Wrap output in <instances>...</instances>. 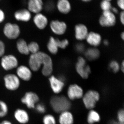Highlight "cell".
Masks as SVG:
<instances>
[{"label": "cell", "instance_id": "6da1fadb", "mask_svg": "<svg viewBox=\"0 0 124 124\" xmlns=\"http://www.w3.org/2000/svg\"><path fill=\"white\" fill-rule=\"evenodd\" d=\"M50 104L51 108L56 113L68 111L70 108L71 104L69 99L63 95L54 96L50 99Z\"/></svg>", "mask_w": 124, "mask_h": 124}, {"label": "cell", "instance_id": "7a4b0ae2", "mask_svg": "<svg viewBox=\"0 0 124 124\" xmlns=\"http://www.w3.org/2000/svg\"><path fill=\"white\" fill-rule=\"evenodd\" d=\"M35 54L40 66H41V65L43 66L41 70L42 75L46 77L51 76L53 69V61L51 57L42 51H39Z\"/></svg>", "mask_w": 124, "mask_h": 124}, {"label": "cell", "instance_id": "3957f363", "mask_svg": "<svg viewBox=\"0 0 124 124\" xmlns=\"http://www.w3.org/2000/svg\"><path fill=\"white\" fill-rule=\"evenodd\" d=\"M39 95L33 91H28L20 99L21 102L27 108L29 109H34L36 105L39 102Z\"/></svg>", "mask_w": 124, "mask_h": 124}, {"label": "cell", "instance_id": "277c9868", "mask_svg": "<svg viewBox=\"0 0 124 124\" xmlns=\"http://www.w3.org/2000/svg\"><path fill=\"white\" fill-rule=\"evenodd\" d=\"M99 23L100 26L103 27H113L116 23V16L111 10L102 11Z\"/></svg>", "mask_w": 124, "mask_h": 124}, {"label": "cell", "instance_id": "5b68a950", "mask_svg": "<svg viewBox=\"0 0 124 124\" xmlns=\"http://www.w3.org/2000/svg\"><path fill=\"white\" fill-rule=\"evenodd\" d=\"M100 97L97 91L93 90L87 91L83 96V102L85 106L88 109L93 108L100 99Z\"/></svg>", "mask_w": 124, "mask_h": 124}, {"label": "cell", "instance_id": "8992f818", "mask_svg": "<svg viewBox=\"0 0 124 124\" xmlns=\"http://www.w3.org/2000/svg\"><path fill=\"white\" fill-rule=\"evenodd\" d=\"M3 32L8 39H15L20 35V27L16 23H7L4 26Z\"/></svg>", "mask_w": 124, "mask_h": 124}, {"label": "cell", "instance_id": "52a82bcc", "mask_svg": "<svg viewBox=\"0 0 124 124\" xmlns=\"http://www.w3.org/2000/svg\"><path fill=\"white\" fill-rule=\"evenodd\" d=\"M76 69L78 73L83 79L88 78L91 73L90 67L87 64L85 59L82 57H79L78 59Z\"/></svg>", "mask_w": 124, "mask_h": 124}, {"label": "cell", "instance_id": "ba28073f", "mask_svg": "<svg viewBox=\"0 0 124 124\" xmlns=\"http://www.w3.org/2000/svg\"><path fill=\"white\" fill-rule=\"evenodd\" d=\"M5 86L8 90L15 91L17 90L20 86L19 78L15 74L9 73L4 77Z\"/></svg>", "mask_w": 124, "mask_h": 124}, {"label": "cell", "instance_id": "9c48e42d", "mask_svg": "<svg viewBox=\"0 0 124 124\" xmlns=\"http://www.w3.org/2000/svg\"><path fill=\"white\" fill-rule=\"evenodd\" d=\"M1 64L5 70L9 71L17 67L18 62L17 58L14 55L9 54L2 56Z\"/></svg>", "mask_w": 124, "mask_h": 124}, {"label": "cell", "instance_id": "30bf717a", "mask_svg": "<svg viewBox=\"0 0 124 124\" xmlns=\"http://www.w3.org/2000/svg\"><path fill=\"white\" fill-rule=\"evenodd\" d=\"M13 116L16 121L19 124H27L30 121V115L28 112L23 108L16 109Z\"/></svg>", "mask_w": 124, "mask_h": 124}, {"label": "cell", "instance_id": "8fae6325", "mask_svg": "<svg viewBox=\"0 0 124 124\" xmlns=\"http://www.w3.org/2000/svg\"><path fill=\"white\" fill-rule=\"evenodd\" d=\"M50 27L54 33L59 35L64 34L67 28V26L65 22L58 20L51 21L50 23Z\"/></svg>", "mask_w": 124, "mask_h": 124}, {"label": "cell", "instance_id": "7c38bea8", "mask_svg": "<svg viewBox=\"0 0 124 124\" xmlns=\"http://www.w3.org/2000/svg\"><path fill=\"white\" fill-rule=\"evenodd\" d=\"M44 3L43 0H28L27 9L31 13H41L44 9Z\"/></svg>", "mask_w": 124, "mask_h": 124}, {"label": "cell", "instance_id": "4fadbf2b", "mask_svg": "<svg viewBox=\"0 0 124 124\" xmlns=\"http://www.w3.org/2000/svg\"><path fill=\"white\" fill-rule=\"evenodd\" d=\"M67 94L69 99L73 100L83 97L84 91L82 88L78 85H71L68 89Z\"/></svg>", "mask_w": 124, "mask_h": 124}, {"label": "cell", "instance_id": "5bb4252c", "mask_svg": "<svg viewBox=\"0 0 124 124\" xmlns=\"http://www.w3.org/2000/svg\"><path fill=\"white\" fill-rule=\"evenodd\" d=\"M50 85L52 91L56 94L59 93L62 90L64 86V81L59 78L50 76L49 79Z\"/></svg>", "mask_w": 124, "mask_h": 124}, {"label": "cell", "instance_id": "9a60e30c", "mask_svg": "<svg viewBox=\"0 0 124 124\" xmlns=\"http://www.w3.org/2000/svg\"><path fill=\"white\" fill-rule=\"evenodd\" d=\"M14 17L17 21L28 22L31 19L32 13L27 9H20L15 12Z\"/></svg>", "mask_w": 124, "mask_h": 124}, {"label": "cell", "instance_id": "2e32d148", "mask_svg": "<svg viewBox=\"0 0 124 124\" xmlns=\"http://www.w3.org/2000/svg\"><path fill=\"white\" fill-rule=\"evenodd\" d=\"M33 20L36 26L40 30L45 29L48 23V18L41 13L35 14L33 17Z\"/></svg>", "mask_w": 124, "mask_h": 124}, {"label": "cell", "instance_id": "e0dca14e", "mask_svg": "<svg viewBox=\"0 0 124 124\" xmlns=\"http://www.w3.org/2000/svg\"><path fill=\"white\" fill-rule=\"evenodd\" d=\"M18 77L24 81H29L32 76L31 70L26 66L21 65L18 67L16 70Z\"/></svg>", "mask_w": 124, "mask_h": 124}, {"label": "cell", "instance_id": "ac0fdd59", "mask_svg": "<svg viewBox=\"0 0 124 124\" xmlns=\"http://www.w3.org/2000/svg\"><path fill=\"white\" fill-rule=\"evenodd\" d=\"M55 7L60 14H69L71 11L72 5L69 0H57Z\"/></svg>", "mask_w": 124, "mask_h": 124}, {"label": "cell", "instance_id": "d6986e66", "mask_svg": "<svg viewBox=\"0 0 124 124\" xmlns=\"http://www.w3.org/2000/svg\"><path fill=\"white\" fill-rule=\"evenodd\" d=\"M75 36L78 40H82L86 39L88 34V28L83 23H78L75 27Z\"/></svg>", "mask_w": 124, "mask_h": 124}, {"label": "cell", "instance_id": "ffe728a7", "mask_svg": "<svg viewBox=\"0 0 124 124\" xmlns=\"http://www.w3.org/2000/svg\"><path fill=\"white\" fill-rule=\"evenodd\" d=\"M87 43L93 47L99 45L101 42V37L99 33L94 32H89L86 38Z\"/></svg>", "mask_w": 124, "mask_h": 124}, {"label": "cell", "instance_id": "44dd1931", "mask_svg": "<svg viewBox=\"0 0 124 124\" xmlns=\"http://www.w3.org/2000/svg\"><path fill=\"white\" fill-rule=\"evenodd\" d=\"M59 121L60 124H73L74 119L72 114L68 111L61 112Z\"/></svg>", "mask_w": 124, "mask_h": 124}, {"label": "cell", "instance_id": "7402d4cb", "mask_svg": "<svg viewBox=\"0 0 124 124\" xmlns=\"http://www.w3.org/2000/svg\"><path fill=\"white\" fill-rule=\"evenodd\" d=\"M85 55L87 60L93 61L99 58L100 52L95 47H92L89 48L85 51Z\"/></svg>", "mask_w": 124, "mask_h": 124}, {"label": "cell", "instance_id": "603a6c76", "mask_svg": "<svg viewBox=\"0 0 124 124\" xmlns=\"http://www.w3.org/2000/svg\"><path fill=\"white\" fill-rule=\"evenodd\" d=\"M17 48L19 53L24 55H28L29 53L28 44L23 39H19L17 42Z\"/></svg>", "mask_w": 124, "mask_h": 124}, {"label": "cell", "instance_id": "cb8c5ba5", "mask_svg": "<svg viewBox=\"0 0 124 124\" xmlns=\"http://www.w3.org/2000/svg\"><path fill=\"white\" fill-rule=\"evenodd\" d=\"M47 48L49 52L52 54H56L58 50V46L57 39L51 37L50 38L47 45Z\"/></svg>", "mask_w": 124, "mask_h": 124}, {"label": "cell", "instance_id": "d4e9b609", "mask_svg": "<svg viewBox=\"0 0 124 124\" xmlns=\"http://www.w3.org/2000/svg\"><path fill=\"white\" fill-rule=\"evenodd\" d=\"M29 68L31 70L36 72L39 70L41 66L39 64L38 59L35 54H31L29 60Z\"/></svg>", "mask_w": 124, "mask_h": 124}, {"label": "cell", "instance_id": "484cf974", "mask_svg": "<svg viewBox=\"0 0 124 124\" xmlns=\"http://www.w3.org/2000/svg\"><path fill=\"white\" fill-rule=\"evenodd\" d=\"M100 120V115L96 111L91 110L87 116V121L89 124H92L99 122Z\"/></svg>", "mask_w": 124, "mask_h": 124}, {"label": "cell", "instance_id": "4316f807", "mask_svg": "<svg viewBox=\"0 0 124 124\" xmlns=\"http://www.w3.org/2000/svg\"><path fill=\"white\" fill-rule=\"evenodd\" d=\"M9 112L8 104L4 100H0V118L2 119L7 116Z\"/></svg>", "mask_w": 124, "mask_h": 124}, {"label": "cell", "instance_id": "83f0119b", "mask_svg": "<svg viewBox=\"0 0 124 124\" xmlns=\"http://www.w3.org/2000/svg\"><path fill=\"white\" fill-rule=\"evenodd\" d=\"M42 123L43 124H56V120L53 115L46 114L42 117Z\"/></svg>", "mask_w": 124, "mask_h": 124}, {"label": "cell", "instance_id": "f1b7e54d", "mask_svg": "<svg viewBox=\"0 0 124 124\" xmlns=\"http://www.w3.org/2000/svg\"><path fill=\"white\" fill-rule=\"evenodd\" d=\"M28 50L29 53L34 54L39 51V46L37 42L32 41L28 44Z\"/></svg>", "mask_w": 124, "mask_h": 124}, {"label": "cell", "instance_id": "f546056e", "mask_svg": "<svg viewBox=\"0 0 124 124\" xmlns=\"http://www.w3.org/2000/svg\"><path fill=\"white\" fill-rule=\"evenodd\" d=\"M112 7L111 2L109 1L102 0L100 2V8L102 11L111 10Z\"/></svg>", "mask_w": 124, "mask_h": 124}, {"label": "cell", "instance_id": "4dcf8cb0", "mask_svg": "<svg viewBox=\"0 0 124 124\" xmlns=\"http://www.w3.org/2000/svg\"><path fill=\"white\" fill-rule=\"evenodd\" d=\"M55 7V5L53 1L49 0L47 1L44 5V9L48 12H51L53 11Z\"/></svg>", "mask_w": 124, "mask_h": 124}, {"label": "cell", "instance_id": "1f68e13d", "mask_svg": "<svg viewBox=\"0 0 124 124\" xmlns=\"http://www.w3.org/2000/svg\"><path fill=\"white\" fill-rule=\"evenodd\" d=\"M120 65L117 61L113 60L109 63V67L111 70L114 73H116L119 70L120 68Z\"/></svg>", "mask_w": 124, "mask_h": 124}, {"label": "cell", "instance_id": "d6a6232c", "mask_svg": "<svg viewBox=\"0 0 124 124\" xmlns=\"http://www.w3.org/2000/svg\"><path fill=\"white\" fill-rule=\"evenodd\" d=\"M37 112L39 114H44L46 111V108L44 104L39 102L36 105L35 109Z\"/></svg>", "mask_w": 124, "mask_h": 124}, {"label": "cell", "instance_id": "836d02e7", "mask_svg": "<svg viewBox=\"0 0 124 124\" xmlns=\"http://www.w3.org/2000/svg\"><path fill=\"white\" fill-rule=\"evenodd\" d=\"M57 42L59 48L62 49H64L66 48L67 46L69 45V41L67 39L60 40L57 39Z\"/></svg>", "mask_w": 124, "mask_h": 124}, {"label": "cell", "instance_id": "e575fe53", "mask_svg": "<svg viewBox=\"0 0 124 124\" xmlns=\"http://www.w3.org/2000/svg\"><path fill=\"white\" fill-rule=\"evenodd\" d=\"M76 50L78 53H81L85 52V46L84 44L82 43H78L76 45L75 47Z\"/></svg>", "mask_w": 124, "mask_h": 124}, {"label": "cell", "instance_id": "d590c367", "mask_svg": "<svg viewBox=\"0 0 124 124\" xmlns=\"http://www.w3.org/2000/svg\"><path fill=\"white\" fill-rule=\"evenodd\" d=\"M117 119L118 122L121 124H124V113L123 109L120 110L117 113Z\"/></svg>", "mask_w": 124, "mask_h": 124}, {"label": "cell", "instance_id": "8d00e7d4", "mask_svg": "<svg viewBox=\"0 0 124 124\" xmlns=\"http://www.w3.org/2000/svg\"><path fill=\"white\" fill-rule=\"evenodd\" d=\"M5 51V46L4 43L0 40V57L4 56Z\"/></svg>", "mask_w": 124, "mask_h": 124}, {"label": "cell", "instance_id": "74e56055", "mask_svg": "<svg viewBox=\"0 0 124 124\" xmlns=\"http://www.w3.org/2000/svg\"><path fill=\"white\" fill-rule=\"evenodd\" d=\"M5 18V13L2 9L0 8V23L3 22Z\"/></svg>", "mask_w": 124, "mask_h": 124}, {"label": "cell", "instance_id": "f35d334b", "mask_svg": "<svg viewBox=\"0 0 124 124\" xmlns=\"http://www.w3.org/2000/svg\"><path fill=\"white\" fill-rule=\"evenodd\" d=\"M116 4L119 8L121 10H124V0H117Z\"/></svg>", "mask_w": 124, "mask_h": 124}, {"label": "cell", "instance_id": "ab89813d", "mask_svg": "<svg viewBox=\"0 0 124 124\" xmlns=\"http://www.w3.org/2000/svg\"><path fill=\"white\" fill-rule=\"evenodd\" d=\"M119 19L120 22L122 25L124 24V10H121L119 13Z\"/></svg>", "mask_w": 124, "mask_h": 124}, {"label": "cell", "instance_id": "60d3db41", "mask_svg": "<svg viewBox=\"0 0 124 124\" xmlns=\"http://www.w3.org/2000/svg\"><path fill=\"white\" fill-rule=\"evenodd\" d=\"M0 124H14L13 122L8 120L4 119L2 120L0 122Z\"/></svg>", "mask_w": 124, "mask_h": 124}, {"label": "cell", "instance_id": "b9f144b4", "mask_svg": "<svg viewBox=\"0 0 124 124\" xmlns=\"http://www.w3.org/2000/svg\"><path fill=\"white\" fill-rule=\"evenodd\" d=\"M111 11L115 15L119 13V10L117 8L115 7H113V6L111 9Z\"/></svg>", "mask_w": 124, "mask_h": 124}, {"label": "cell", "instance_id": "7bdbcfd3", "mask_svg": "<svg viewBox=\"0 0 124 124\" xmlns=\"http://www.w3.org/2000/svg\"><path fill=\"white\" fill-rule=\"evenodd\" d=\"M108 124H121L119 123L118 122L116 121L112 120L111 121L108 122Z\"/></svg>", "mask_w": 124, "mask_h": 124}, {"label": "cell", "instance_id": "ee69618b", "mask_svg": "<svg viewBox=\"0 0 124 124\" xmlns=\"http://www.w3.org/2000/svg\"><path fill=\"white\" fill-rule=\"evenodd\" d=\"M120 69H121V70L123 72H124V61H123L122 63V64H121V66H120Z\"/></svg>", "mask_w": 124, "mask_h": 124}, {"label": "cell", "instance_id": "f6af8a7d", "mask_svg": "<svg viewBox=\"0 0 124 124\" xmlns=\"http://www.w3.org/2000/svg\"><path fill=\"white\" fill-rule=\"evenodd\" d=\"M103 44L106 46H108L109 45V42L107 40H105L103 41Z\"/></svg>", "mask_w": 124, "mask_h": 124}, {"label": "cell", "instance_id": "bcb514c9", "mask_svg": "<svg viewBox=\"0 0 124 124\" xmlns=\"http://www.w3.org/2000/svg\"><path fill=\"white\" fill-rule=\"evenodd\" d=\"M82 2H85V3H88L91 2L93 0H80Z\"/></svg>", "mask_w": 124, "mask_h": 124}, {"label": "cell", "instance_id": "7dc6e473", "mask_svg": "<svg viewBox=\"0 0 124 124\" xmlns=\"http://www.w3.org/2000/svg\"><path fill=\"white\" fill-rule=\"evenodd\" d=\"M121 38H122V39H123V40H124V32H122V33H121Z\"/></svg>", "mask_w": 124, "mask_h": 124}, {"label": "cell", "instance_id": "c3c4849f", "mask_svg": "<svg viewBox=\"0 0 124 124\" xmlns=\"http://www.w3.org/2000/svg\"><path fill=\"white\" fill-rule=\"evenodd\" d=\"M108 0V1H111L112 0Z\"/></svg>", "mask_w": 124, "mask_h": 124}, {"label": "cell", "instance_id": "681fc988", "mask_svg": "<svg viewBox=\"0 0 124 124\" xmlns=\"http://www.w3.org/2000/svg\"><path fill=\"white\" fill-rule=\"evenodd\" d=\"M2 0H0V1H1Z\"/></svg>", "mask_w": 124, "mask_h": 124}]
</instances>
